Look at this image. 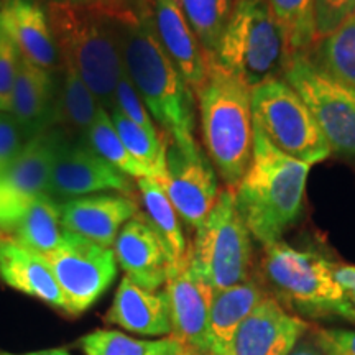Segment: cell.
Returning <instances> with one entry per match:
<instances>
[{"mask_svg":"<svg viewBox=\"0 0 355 355\" xmlns=\"http://www.w3.org/2000/svg\"><path fill=\"white\" fill-rule=\"evenodd\" d=\"M181 355H198V354H193V352H189V350H184L183 349V352H181Z\"/></svg>","mask_w":355,"mask_h":355,"instance_id":"cell-42","label":"cell"},{"mask_svg":"<svg viewBox=\"0 0 355 355\" xmlns=\"http://www.w3.org/2000/svg\"><path fill=\"white\" fill-rule=\"evenodd\" d=\"M309 170L308 163L275 148L254 122V157L234 194L247 229L261 245L282 241L303 216Z\"/></svg>","mask_w":355,"mask_h":355,"instance_id":"cell-2","label":"cell"},{"mask_svg":"<svg viewBox=\"0 0 355 355\" xmlns=\"http://www.w3.org/2000/svg\"><path fill=\"white\" fill-rule=\"evenodd\" d=\"M83 141L114 168L125 173L127 176L137 178V180L153 178L152 173L128 152L117 130H115L112 121H110L109 112L104 107L99 109Z\"/></svg>","mask_w":355,"mask_h":355,"instance_id":"cell-29","label":"cell"},{"mask_svg":"<svg viewBox=\"0 0 355 355\" xmlns=\"http://www.w3.org/2000/svg\"><path fill=\"white\" fill-rule=\"evenodd\" d=\"M20 51L13 40L0 24V110L10 112V101L17 69H19Z\"/></svg>","mask_w":355,"mask_h":355,"instance_id":"cell-33","label":"cell"},{"mask_svg":"<svg viewBox=\"0 0 355 355\" xmlns=\"http://www.w3.org/2000/svg\"><path fill=\"white\" fill-rule=\"evenodd\" d=\"M135 188L130 176L114 168L84 141L73 144L66 139L56 155L46 194L55 201L104 191L133 196Z\"/></svg>","mask_w":355,"mask_h":355,"instance_id":"cell-12","label":"cell"},{"mask_svg":"<svg viewBox=\"0 0 355 355\" xmlns=\"http://www.w3.org/2000/svg\"><path fill=\"white\" fill-rule=\"evenodd\" d=\"M306 322L288 314L275 298L252 311L234 336V355H288L300 343Z\"/></svg>","mask_w":355,"mask_h":355,"instance_id":"cell-17","label":"cell"},{"mask_svg":"<svg viewBox=\"0 0 355 355\" xmlns=\"http://www.w3.org/2000/svg\"><path fill=\"white\" fill-rule=\"evenodd\" d=\"M181 352H183V345L178 343V340H175L171 347L165 350V352H163L162 355H181Z\"/></svg>","mask_w":355,"mask_h":355,"instance_id":"cell-41","label":"cell"},{"mask_svg":"<svg viewBox=\"0 0 355 355\" xmlns=\"http://www.w3.org/2000/svg\"><path fill=\"white\" fill-rule=\"evenodd\" d=\"M0 279L13 290L66 311L64 296L46 259L8 237H0Z\"/></svg>","mask_w":355,"mask_h":355,"instance_id":"cell-21","label":"cell"},{"mask_svg":"<svg viewBox=\"0 0 355 355\" xmlns=\"http://www.w3.org/2000/svg\"><path fill=\"white\" fill-rule=\"evenodd\" d=\"M180 6L204 55L207 60H214L232 13L234 0H180Z\"/></svg>","mask_w":355,"mask_h":355,"instance_id":"cell-28","label":"cell"},{"mask_svg":"<svg viewBox=\"0 0 355 355\" xmlns=\"http://www.w3.org/2000/svg\"><path fill=\"white\" fill-rule=\"evenodd\" d=\"M105 321L141 336H170L171 314L165 290H146L128 277L121 279Z\"/></svg>","mask_w":355,"mask_h":355,"instance_id":"cell-22","label":"cell"},{"mask_svg":"<svg viewBox=\"0 0 355 355\" xmlns=\"http://www.w3.org/2000/svg\"><path fill=\"white\" fill-rule=\"evenodd\" d=\"M252 112L270 144L288 157L316 165L332 155L313 112L283 78L252 89Z\"/></svg>","mask_w":355,"mask_h":355,"instance_id":"cell-7","label":"cell"},{"mask_svg":"<svg viewBox=\"0 0 355 355\" xmlns=\"http://www.w3.org/2000/svg\"><path fill=\"white\" fill-rule=\"evenodd\" d=\"M66 232L68 230L61 224L58 201L42 194L3 225L0 237L13 239L44 257L61 245Z\"/></svg>","mask_w":355,"mask_h":355,"instance_id":"cell-23","label":"cell"},{"mask_svg":"<svg viewBox=\"0 0 355 355\" xmlns=\"http://www.w3.org/2000/svg\"><path fill=\"white\" fill-rule=\"evenodd\" d=\"M314 343L324 355H355V331L319 329Z\"/></svg>","mask_w":355,"mask_h":355,"instance_id":"cell-37","label":"cell"},{"mask_svg":"<svg viewBox=\"0 0 355 355\" xmlns=\"http://www.w3.org/2000/svg\"><path fill=\"white\" fill-rule=\"evenodd\" d=\"M0 355H71V354L64 349H48V350H38V352H28V354H0Z\"/></svg>","mask_w":355,"mask_h":355,"instance_id":"cell-40","label":"cell"},{"mask_svg":"<svg viewBox=\"0 0 355 355\" xmlns=\"http://www.w3.org/2000/svg\"><path fill=\"white\" fill-rule=\"evenodd\" d=\"M0 24L30 63L50 73L60 71L61 56L43 7L33 0H2Z\"/></svg>","mask_w":355,"mask_h":355,"instance_id":"cell-20","label":"cell"},{"mask_svg":"<svg viewBox=\"0 0 355 355\" xmlns=\"http://www.w3.org/2000/svg\"><path fill=\"white\" fill-rule=\"evenodd\" d=\"M48 2L66 3V6L74 7H86L92 8V10L105 13V15L109 17H115L119 15V13L132 8L139 0H48Z\"/></svg>","mask_w":355,"mask_h":355,"instance_id":"cell-38","label":"cell"},{"mask_svg":"<svg viewBox=\"0 0 355 355\" xmlns=\"http://www.w3.org/2000/svg\"><path fill=\"white\" fill-rule=\"evenodd\" d=\"M175 343L173 337L159 340H140L117 331H94L81 339L86 355H162Z\"/></svg>","mask_w":355,"mask_h":355,"instance_id":"cell-31","label":"cell"},{"mask_svg":"<svg viewBox=\"0 0 355 355\" xmlns=\"http://www.w3.org/2000/svg\"><path fill=\"white\" fill-rule=\"evenodd\" d=\"M196 96L207 157L224 184L234 191L254 157L252 89L209 60L207 78Z\"/></svg>","mask_w":355,"mask_h":355,"instance_id":"cell-3","label":"cell"},{"mask_svg":"<svg viewBox=\"0 0 355 355\" xmlns=\"http://www.w3.org/2000/svg\"><path fill=\"white\" fill-rule=\"evenodd\" d=\"M283 79L313 112L331 152L355 162V89L322 73L306 53H293Z\"/></svg>","mask_w":355,"mask_h":355,"instance_id":"cell-9","label":"cell"},{"mask_svg":"<svg viewBox=\"0 0 355 355\" xmlns=\"http://www.w3.org/2000/svg\"><path fill=\"white\" fill-rule=\"evenodd\" d=\"M293 53L266 0H234L214 60L254 89L283 78Z\"/></svg>","mask_w":355,"mask_h":355,"instance_id":"cell-5","label":"cell"},{"mask_svg":"<svg viewBox=\"0 0 355 355\" xmlns=\"http://www.w3.org/2000/svg\"><path fill=\"white\" fill-rule=\"evenodd\" d=\"M155 32L194 96L207 78V56L186 20L180 0H152Z\"/></svg>","mask_w":355,"mask_h":355,"instance_id":"cell-18","label":"cell"},{"mask_svg":"<svg viewBox=\"0 0 355 355\" xmlns=\"http://www.w3.org/2000/svg\"><path fill=\"white\" fill-rule=\"evenodd\" d=\"M63 227L71 234L112 248L123 225L139 214V204L125 194H99L58 202Z\"/></svg>","mask_w":355,"mask_h":355,"instance_id":"cell-16","label":"cell"},{"mask_svg":"<svg viewBox=\"0 0 355 355\" xmlns=\"http://www.w3.org/2000/svg\"><path fill=\"white\" fill-rule=\"evenodd\" d=\"M110 19L123 68L152 119L186 157H198L202 150L196 141L194 92L159 43L152 0H139L132 8Z\"/></svg>","mask_w":355,"mask_h":355,"instance_id":"cell-1","label":"cell"},{"mask_svg":"<svg viewBox=\"0 0 355 355\" xmlns=\"http://www.w3.org/2000/svg\"><path fill=\"white\" fill-rule=\"evenodd\" d=\"M66 139L60 128L37 135L0 175V230L35 198L48 193L53 165Z\"/></svg>","mask_w":355,"mask_h":355,"instance_id":"cell-11","label":"cell"},{"mask_svg":"<svg viewBox=\"0 0 355 355\" xmlns=\"http://www.w3.org/2000/svg\"><path fill=\"white\" fill-rule=\"evenodd\" d=\"M55 74L35 66L20 55L12 91L10 115L19 123L26 141L55 127L58 89Z\"/></svg>","mask_w":355,"mask_h":355,"instance_id":"cell-19","label":"cell"},{"mask_svg":"<svg viewBox=\"0 0 355 355\" xmlns=\"http://www.w3.org/2000/svg\"><path fill=\"white\" fill-rule=\"evenodd\" d=\"M137 191L144 204V216L166 243L175 270L180 268L188 261L189 247L181 227V219L168 198L165 186L153 178H140L137 180Z\"/></svg>","mask_w":355,"mask_h":355,"instance_id":"cell-25","label":"cell"},{"mask_svg":"<svg viewBox=\"0 0 355 355\" xmlns=\"http://www.w3.org/2000/svg\"><path fill=\"white\" fill-rule=\"evenodd\" d=\"M26 140L10 112L0 110V175L24 150Z\"/></svg>","mask_w":355,"mask_h":355,"instance_id":"cell-35","label":"cell"},{"mask_svg":"<svg viewBox=\"0 0 355 355\" xmlns=\"http://www.w3.org/2000/svg\"><path fill=\"white\" fill-rule=\"evenodd\" d=\"M355 15V0H314L316 42L339 28Z\"/></svg>","mask_w":355,"mask_h":355,"instance_id":"cell-34","label":"cell"},{"mask_svg":"<svg viewBox=\"0 0 355 355\" xmlns=\"http://www.w3.org/2000/svg\"><path fill=\"white\" fill-rule=\"evenodd\" d=\"M66 301V313L81 314L107 291L117 277L114 248L66 232L61 245L44 255Z\"/></svg>","mask_w":355,"mask_h":355,"instance_id":"cell-10","label":"cell"},{"mask_svg":"<svg viewBox=\"0 0 355 355\" xmlns=\"http://www.w3.org/2000/svg\"><path fill=\"white\" fill-rule=\"evenodd\" d=\"M110 121L127 146L132 157L144 165L153 175V180L165 183L166 180V141L158 133H152L127 119L121 110L114 107L109 110Z\"/></svg>","mask_w":355,"mask_h":355,"instance_id":"cell-27","label":"cell"},{"mask_svg":"<svg viewBox=\"0 0 355 355\" xmlns=\"http://www.w3.org/2000/svg\"><path fill=\"white\" fill-rule=\"evenodd\" d=\"M252 234L235 204L232 189L220 191L216 206L196 229L189 266L212 290H225L248 279Z\"/></svg>","mask_w":355,"mask_h":355,"instance_id":"cell-6","label":"cell"},{"mask_svg":"<svg viewBox=\"0 0 355 355\" xmlns=\"http://www.w3.org/2000/svg\"><path fill=\"white\" fill-rule=\"evenodd\" d=\"M44 12L61 61L76 71L101 107L109 112L115 105V87L123 73L112 19L92 8L55 2H46Z\"/></svg>","mask_w":355,"mask_h":355,"instance_id":"cell-4","label":"cell"},{"mask_svg":"<svg viewBox=\"0 0 355 355\" xmlns=\"http://www.w3.org/2000/svg\"><path fill=\"white\" fill-rule=\"evenodd\" d=\"M165 293L170 303L173 339L184 350L209 355V314L214 290L191 270L189 257L184 265L173 270Z\"/></svg>","mask_w":355,"mask_h":355,"instance_id":"cell-14","label":"cell"},{"mask_svg":"<svg viewBox=\"0 0 355 355\" xmlns=\"http://www.w3.org/2000/svg\"><path fill=\"white\" fill-rule=\"evenodd\" d=\"M306 55L327 76L355 89V15L318 40Z\"/></svg>","mask_w":355,"mask_h":355,"instance_id":"cell-26","label":"cell"},{"mask_svg":"<svg viewBox=\"0 0 355 355\" xmlns=\"http://www.w3.org/2000/svg\"><path fill=\"white\" fill-rule=\"evenodd\" d=\"M334 279L340 293L337 316L355 322V265L336 263Z\"/></svg>","mask_w":355,"mask_h":355,"instance_id":"cell-36","label":"cell"},{"mask_svg":"<svg viewBox=\"0 0 355 355\" xmlns=\"http://www.w3.org/2000/svg\"><path fill=\"white\" fill-rule=\"evenodd\" d=\"M334 261L309 248L278 241L265 247L263 272L278 300L308 316L337 314L340 293Z\"/></svg>","mask_w":355,"mask_h":355,"instance_id":"cell-8","label":"cell"},{"mask_svg":"<svg viewBox=\"0 0 355 355\" xmlns=\"http://www.w3.org/2000/svg\"><path fill=\"white\" fill-rule=\"evenodd\" d=\"M288 355H324L316 345L309 343H298L295 345V349L291 350Z\"/></svg>","mask_w":355,"mask_h":355,"instance_id":"cell-39","label":"cell"},{"mask_svg":"<svg viewBox=\"0 0 355 355\" xmlns=\"http://www.w3.org/2000/svg\"><path fill=\"white\" fill-rule=\"evenodd\" d=\"M163 186L180 219L194 229L206 220L220 193L209 157L201 152L189 158L171 141L166 144V180Z\"/></svg>","mask_w":355,"mask_h":355,"instance_id":"cell-13","label":"cell"},{"mask_svg":"<svg viewBox=\"0 0 355 355\" xmlns=\"http://www.w3.org/2000/svg\"><path fill=\"white\" fill-rule=\"evenodd\" d=\"M115 107L121 110L127 119L135 122L137 125L145 128V130L152 133L159 132L157 125H155L148 109H146L144 101H141L139 91L133 86L130 78H128L125 68H123V73L121 74L117 87H115Z\"/></svg>","mask_w":355,"mask_h":355,"instance_id":"cell-32","label":"cell"},{"mask_svg":"<svg viewBox=\"0 0 355 355\" xmlns=\"http://www.w3.org/2000/svg\"><path fill=\"white\" fill-rule=\"evenodd\" d=\"M58 74L60 81L56 89L55 125H60V130L64 132L66 137L71 135L83 141L99 112L101 104L76 71L64 61H61Z\"/></svg>","mask_w":355,"mask_h":355,"instance_id":"cell-24","label":"cell"},{"mask_svg":"<svg viewBox=\"0 0 355 355\" xmlns=\"http://www.w3.org/2000/svg\"><path fill=\"white\" fill-rule=\"evenodd\" d=\"M112 248L125 277L146 290L165 286L175 270L166 243L140 212L123 225Z\"/></svg>","mask_w":355,"mask_h":355,"instance_id":"cell-15","label":"cell"},{"mask_svg":"<svg viewBox=\"0 0 355 355\" xmlns=\"http://www.w3.org/2000/svg\"><path fill=\"white\" fill-rule=\"evenodd\" d=\"M291 53H308L316 43L314 0H266Z\"/></svg>","mask_w":355,"mask_h":355,"instance_id":"cell-30","label":"cell"}]
</instances>
